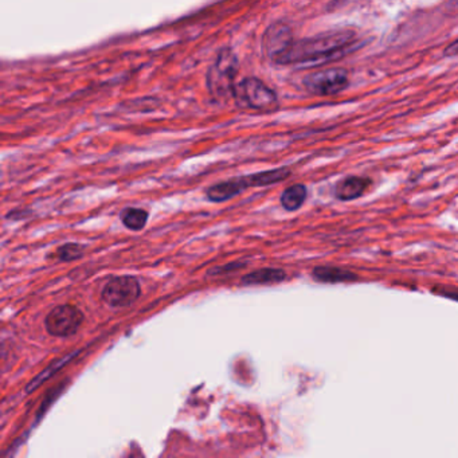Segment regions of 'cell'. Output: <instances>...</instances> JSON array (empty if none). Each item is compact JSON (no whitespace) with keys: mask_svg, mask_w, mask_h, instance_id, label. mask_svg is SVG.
Segmentation results:
<instances>
[{"mask_svg":"<svg viewBox=\"0 0 458 458\" xmlns=\"http://www.w3.org/2000/svg\"><path fill=\"white\" fill-rule=\"evenodd\" d=\"M290 175H292V172L289 168L281 167V168H274V170H269V171L251 174V175H249V177H250L251 187H265V186H270V184H276L279 182H282Z\"/></svg>","mask_w":458,"mask_h":458,"instance_id":"7c38bea8","label":"cell"},{"mask_svg":"<svg viewBox=\"0 0 458 458\" xmlns=\"http://www.w3.org/2000/svg\"><path fill=\"white\" fill-rule=\"evenodd\" d=\"M285 279H286V273L282 269L264 267L245 274L241 282L244 285H267V283H279L283 281Z\"/></svg>","mask_w":458,"mask_h":458,"instance_id":"8fae6325","label":"cell"},{"mask_svg":"<svg viewBox=\"0 0 458 458\" xmlns=\"http://www.w3.org/2000/svg\"><path fill=\"white\" fill-rule=\"evenodd\" d=\"M371 180L367 177H348L340 180L336 186V196L340 200H353L366 193Z\"/></svg>","mask_w":458,"mask_h":458,"instance_id":"9c48e42d","label":"cell"},{"mask_svg":"<svg viewBox=\"0 0 458 458\" xmlns=\"http://www.w3.org/2000/svg\"><path fill=\"white\" fill-rule=\"evenodd\" d=\"M84 254H85L84 245L69 242V244L61 245L52 253H49L47 258L54 260V261H59V263H71V261L82 258Z\"/></svg>","mask_w":458,"mask_h":458,"instance_id":"5bb4252c","label":"cell"},{"mask_svg":"<svg viewBox=\"0 0 458 458\" xmlns=\"http://www.w3.org/2000/svg\"><path fill=\"white\" fill-rule=\"evenodd\" d=\"M306 199V187L304 184H295L288 187L281 195V206L286 212H296Z\"/></svg>","mask_w":458,"mask_h":458,"instance_id":"4fadbf2b","label":"cell"},{"mask_svg":"<svg viewBox=\"0 0 458 458\" xmlns=\"http://www.w3.org/2000/svg\"><path fill=\"white\" fill-rule=\"evenodd\" d=\"M312 276L316 281L337 283V282L356 281L357 276L346 269L334 266H318L313 269Z\"/></svg>","mask_w":458,"mask_h":458,"instance_id":"30bf717a","label":"cell"},{"mask_svg":"<svg viewBox=\"0 0 458 458\" xmlns=\"http://www.w3.org/2000/svg\"><path fill=\"white\" fill-rule=\"evenodd\" d=\"M356 45L353 31H334L293 40L290 47L276 61L279 65L320 66L343 58Z\"/></svg>","mask_w":458,"mask_h":458,"instance_id":"6da1fadb","label":"cell"},{"mask_svg":"<svg viewBox=\"0 0 458 458\" xmlns=\"http://www.w3.org/2000/svg\"><path fill=\"white\" fill-rule=\"evenodd\" d=\"M238 100L245 105L258 110H274L279 106V98L273 89L269 88L261 80L256 77L244 78L235 88Z\"/></svg>","mask_w":458,"mask_h":458,"instance_id":"3957f363","label":"cell"},{"mask_svg":"<svg viewBox=\"0 0 458 458\" xmlns=\"http://www.w3.org/2000/svg\"><path fill=\"white\" fill-rule=\"evenodd\" d=\"M350 82L348 71L343 68H330L324 71H315L308 74L302 84L305 89L320 97L335 96L337 93L347 89Z\"/></svg>","mask_w":458,"mask_h":458,"instance_id":"277c9868","label":"cell"},{"mask_svg":"<svg viewBox=\"0 0 458 458\" xmlns=\"http://www.w3.org/2000/svg\"><path fill=\"white\" fill-rule=\"evenodd\" d=\"M84 323V313L74 305H59L46 316L45 325L47 332L55 337L74 335Z\"/></svg>","mask_w":458,"mask_h":458,"instance_id":"8992f818","label":"cell"},{"mask_svg":"<svg viewBox=\"0 0 458 458\" xmlns=\"http://www.w3.org/2000/svg\"><path fill=\"white\" fill-rule=\"evenodd\" d=\"M140 282L132 276H119L106 282L103 300L112 308H126L140 297Z\"/></svg>","mask_w":458,"mask_h":458,"instance_id":"5b68a950","label":"cell"},{"mask_svg":"<svg viewBox=\"0 0 458 458\" xmlns=\"http://www.w3.org/2000/svg\"><path fill=\"white\" fill-rule=\"evenodd\" d=\"M247 189H251L245 177H231L229 180L216 183L206 190V196L210 202L214 203H222L232 199L234 196L244 193Z\"/></svg>","mask_w":458,"mask_h":458,"instance_id":"ba28073f","label":"cell"},{"mask_svg":"<svg viewBox=\"0 0 458 458\" xmlns=\"http://www.w3.org/2000/svg\"><path fill=\"white\" fill-rule=\"evenodd\" d=\"M445 55H448V57H455V55H458V40L453 42V43L445 50Z\"/></svg>","mask_w":458,"mask_h":458,"instance_id":"e0dca14e","label":"cell"},{"mask_svg":"<svg viewBox=\"0 0 458 458\" xmlns=\"http://www.w3.org/2000/svg\"><path fill=\"white\" fill-rule=\"evenodd\" d=\"M437 292L443 295L445 297H449V299L457 300L458 301V290H450V289H437Z\"/></svg>","mask_w":458,"mask_h":458,"instance_id":"2e32d148","label":"cell"},{"mask_svg":"<svg viewBox=\"0 0 458 458\" xmlns=\"http://www.w3.org/2000/svg\"><path fill=\"white\" fill-rule=\"evenodd\" d=\"M293 40L290 27L283 22H276L265 31V53L270 61L276 62L290 47Z\"/></svg>","mask_w":458,"mask_h":458,"instance_id":"52a82bcc","label":"cell"},{"mask_svg":"<svg viewBox=\"0 0 458 458\" xmlns=\"http://www.w3.org/2000/svg\"><path fill=\"white\" fill-rule=\"evenodd\" d=\"M238 69L235 53L229 47L221 49L207 73V88L214 98L228 100L231 94H235L237 85H234V80Z\"/></svg>","mask_w":458,"mask_h":458,"instance_id":"7a4b0ae2","label":"cell"},{"mask_svg":"<svg viewBox=\"0 0 458 458\" xmlns=\"http://www.w3.org/2000/svg\"><path fill=\"white\" fill-rule=\"evenodd\" d=\"M120 219L126 229L140 231L148 222V212L138 207H125L120 212Z\"/></svg>","mask_w":458,"mask_h":458,"instance_id":"9a60e30c","label":"cell"}]
</instances>
